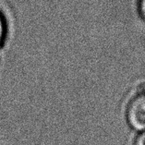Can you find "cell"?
<instances>
[{
  "mask_svg": "<svg viewBox=\"0 0 145 145\" xmlns=\"http://www.w3.org/2000/svg\"><path fill=\"white\" fill-rule=\"evenodd\" d=\"M137 11L139 17L145 22V0H138L137 1Z\"/></svg>",
  "mask_w": 145,
  "mask_h": 145,
  "instance_id": "3",
  "label": "cell"
},
{
  "mask_svg": "<svg viewBox=\"0 0 145 145\" xmlns=\"http://www.w3.org/2000/svg\"><path fill=\"white\" fill-rule=\"evenodd\" d=\"M133 145H145V131L139 132L134 140Z\"/></svg>",
  "mask_w": 145,
  "mask_h": 145,
  "instance_id": "4",
  "label": "cell"
},
{
  "mask_svg": "<svg viewBox=\"0 0 145 145\" xmlns=\"http://www.w3.org/2000/svg\"><path fill=\"white\" fill-rule=\"evenodd\" d=\"M7 33H8V25H7L6 18L0 10V47L5 43Z\"/></svg>",
  "mask_w": 145,
  "mask_h": 145,
  "instance_id": "2",
  "label": "cell"
},
{
  "mask_svg": "<svg viewBox=\"0 0 145 145\" xmlns=\"http://www.w3.org/2000/svg\"><path fill=\"white\" fill-rule=\"evenodd\" d=\"M126 119L131 129L138 133L145 131V90L130 99L126 109Z\"/></svg>",
  "mask_w": 145,
  "mask_h": 145,
  "instance_id": "1",
  "label": "cell"
}]
</instances>
